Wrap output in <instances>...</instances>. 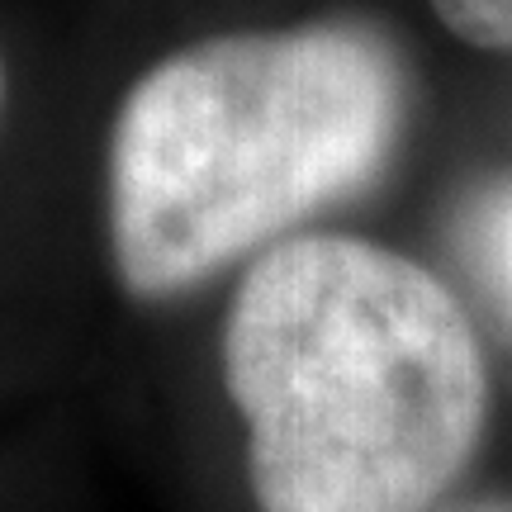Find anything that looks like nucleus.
<instances>
[{"label": "nucleus", "mask_w": 512, "mask_h": 512, "mask_svg": "<svg viewBox=\"0 0 512 512\" xmlns=\"http://www.w3.org/2000/svg\"><path fill=\"white\" fill-rule=\"evenodd\" d=\"M432 10L475 48H512V0H432Z\"/></svg>", "instance_id": "20e7f679"}, {"label": "nucleus", "mask_w": 512, "mask_h": 512, "mask_svg": "<svg viewBox=\"0 0 512 512\" xmlns=\"http://www.w3.org/2000/svg\"><path fill=\"white\" fill-rule=\"evenodd\" d=\"M451 512H512V503H498V498H489V503H470V508H451Z\"/></svg>", "instance_id": "39448f33"}, {"label": "nucleus", "mask_w": 512, "mask_h": 512, "mask_svg": "<svg viewBox=\"0 0 512 512\" xmlns=\"http://www.w3.org/2000/svg\"><path fill=\"white\" fill-rule=\"evenodd\" d=\"M460 247L484 294L512 328V181L489 185L460 223Z\"/></svg>", "instance_id": "7ed1b4c3"}, {"label": "nucleus", "mask_w": 512, "mask_h": 512, "mask_svg": "<svg viewBox=\"0 0 512 512\" xmlns=\"http://www.w3.org/2000/svg\"><path fill=\"white\" fill-rule=\"evenodd\" d=\"M261 512H427L484 432V356L418 261L361 238L256 256L223 318Z\"/></svg>", "instance_id": "f257e3e1"}, {"label": "nucleus", "mask_w": 512, "mask_h": 512, "mask_svg": "<svg viewBox=\"0 0 512 512\" xmlns=\"http://www.w3.org/2000/svg\"><path fill=\"white\" fill-rule=\"evenodd\" d=\"M0 100H5V67H0Z\"/></svg>", "instance_id": "423d86ee"}, {"label": "nucleus", "mask_w": 512, "mask_h": 512, "mask_svg": "<svg viewBox=\"0 0 512 512\" xmlns=\"http://www.w3.org/2000/svg\"><path fill=\"white\" fill-rule=\"evenodd\" d=\"M399 119V57L366 24L223 34L162 57L110 138L124 290L171 299L366 190Z\"/></svg>", "instance_id": "f03ea898"}]
</instances>
